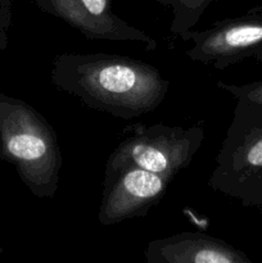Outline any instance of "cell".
I'll list each match as a JSON object with an SVG mask.
<instances>
[{
    "label": "cell",
    "instance_id": "cell-4",
    "mask_svg": "<svg viewBox=\"0 0 262 263\" xmlns=\"http://www.w3.org/2000/svg\"><path fill=\"white\" fill-rule=\"evenodd\" d=\"M205 139L203 122L192 127L156 125L127 126L122 140L108 157L105 168L136 166L174 181L184 171Z\"/></svg>",
    "mask_w": 262,
    "mask_h": 263
},
{
    "label": "cell",
    "instance_id": "cell-8",
    "mask_svg": "<svg viewBox=\"0 0 262 263\" xmlns=\"http://www.w3.org/2000/svg\"><path fill=\"white\" fill-rule=\"evenodd\" d=\"M144 257L149 263H251L244 252L221 239L195 231L149 241Z\"/></svg>",
    "mask_w": 262,
    "mask_h": 263
},
{
    "label": "cell",
    "instance_id": "cell-6",
    "mask_svg": "<svg viewBox=\"0 0 262 263\" xmlns=\"http://www.w3.org/2000/svg\"><path fill=\"white\" fill-rule=\"evenodd\" d=\"M170 184L161 175L136 166L105 168L98 221L110 226L144 217L162 202Z\"/></svg>",
    "mask_w": 262,
    "mask_h": 263
},
{
    "label": "cell",
    "instance_id": "cell-7",
    "mask_svg": "<svg viewBox=\"0 0 262 263\" xmlns=\"http://www.w3.org/2000/svg\"><path fill=\"white\" fill-rule=\"evenodd\" d=\"M43 12L59 18L87 40L136 43L146 51L158 43L140 28L130 25L113 12L110 0H33Z\"/></svg>",
    "mask_w": 262,
    "mask_h": 263
},
{
    "label": "cell",
    "instance_id": "cell-1",
    "mask_svg": "<svg viewBox=\"0 0 262 263\" xmlns=\"http://www.w3.org/2000/svg\"><path fill=\"white\" fill-rule=\"evenodd\" d=\"M50 80L90 109L121 120L156 110L171 85L152 64L107 53L58 54L51 62Z\"/></svg>",
    "mask_w": 262,
    "mask_h": 263
},
{
    "label": "cell",
    "instance_id": "cell-9",
    "mask_svg": "<svg viewBox=\"0 0 262 263\" xmlns=\"http://www.w3.org/2000/svg\"><path fill=\"white\" fill-rule=\"evenodd\" d=\"M212 2L218 0H159L162 5L171 9L172 20L170 23V32L179 37L195 27Z\"/></svg>",
    "mask_w": 262,
    "mask_h": 263
},
{
    "label": "cell",
    "instance_id": "cell-11",
    "mask_svg": "<svg viewBox=\"0 0 262 263\" xmlns=\"http://www.w3.org/2000/svg\"><path fill=\"white\" fill-rule=\"evenodd\" d=\"M10 27H12V0H0V51L8 48Z\"/></svg>",
    "mask_w": 262,
    "mask_h": 263
},
{
    "label": "cell",
    "instance_id": "cell-10",
    "mask_svg": "<svg viewBox=\"0 0 262 263\" xmlns=\"http://www.w3.org/2000/svg\"><path fill=\"white\" fill-rule=\"evenodd\" d=\"M217 87L228 91L235 99H247L251 100V102L262 104V80L244 85L226 84L223 81H218Z\"/></svg>",
    "mask_w": 262,
    "mask_h": 263
},
{
    "label": "cell",
    "instance_id": "cell-2",
    "mask_svg": "<svg viewBox=\"0 0 262 263\" xmlns=\"http://www.w3.org/2000/svg\"><path fill=\"white\" fill-rule=\"evenodd\" d=\"M0 159L12 164L36 198L57 194L63 164L58 136L38 109L0 91Z\"/></svg>",
    "mask_w": 262,
    "mask_h": 263
},
{
    "label": "cell",
    "instance_id": "cell-3",
    "mask_svg": "<svg viewBox=\"0 0 262 263\" xmlns=\"http://www.w3.org/2000/svg\"><path fill=\"white\" fill-rule=\"evenodd\" d=\"M236 100L208 186L243 207L262 211V104Z\"/></svg>",
    "mask_w": 262,
    "mask_h": 263
},
{
    "label": "cell",
    "instance_id": "cell-5",
    "mask_svg": "<svg viewBox=\"0 0 262 263\" xmlns=\"http://www.w3.org/2000/svg\"><path fill=\"white\" fill-rule=\"evenodd\" d=\"M192 43L185 55L193 62L222 71L247 61L262 62V13L251 10L225 18L204 30H190L180 36Z\"/></svg>",
    "mask_w": 262,
    "mask_h": 263
}]
</instances>
